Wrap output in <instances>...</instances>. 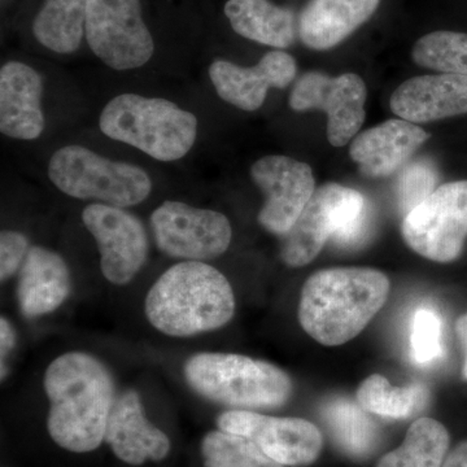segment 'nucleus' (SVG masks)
I'll use <instances>...</instances> for the list:
<instances>
[{
  "label": "nucleus",
  "instance_id": "obj_9",
  "mask_svg": "<svg viewBox=\"0 0 467 467\" xmlns=\"http://www.w3.org/2000/svg\"><path fill=\"white\" fill-rule=\"evenodd\" d=\"M409 247L436 263L460 256L467 238V181L438 187L402 221Z\"/></svg>",
  "mask_w": 467,
  "mask_h": 467
},
{
  "label": "nucleus",
  "instance_id": "obj_1",
  "mask_svg": "<svg viewBox=\"0 0 467 467\" xmlns=\"http://www.w3.org/2000/svg\"><path fill=\"white\" fill-rule=\"evenodd\" d=\"M43 386L51 405L47 429L54 441L75 453L97 450L116 400L106 365L88 353H66L47 368Z\"/></svg>",
  "mask_w": 467,
  "mask_h": 467
},
{
  "label": "nucleus",
  "instance_id": "obj_31",
  "mask_svg": "<svg viewBox=\"0 0 467 467\" xmlns=\"http://www.w3.org/2000/svg\"><path fill=\"white\" fill-rule=\"evenodd\" d=\"M29 241L24 234L14 230H3L0 234V278L7 281L20 272L27 254Z\"/></svg>",
  "mask_w": 467,
  "mask_h": 467
},
{
  "label": "nucleus",
  "instance_id": "obj_5",
  "mask_svg": "<svg viewBox=\"0 0 467 467\" xmlns=\"http://www.w3.org/2000/svg\"><path fill=\"white\" fill-rule=\"evenodd\" d=\"M184 378L207 400L243 409L284 405L290 399V377L270 362L232 353H198L187 359Z\"/></svg>",
  "mask_w": 467,
  "mask_h": 467
},
{
  "label": "nucleus",
  "instance_id": "obj_10",
  "mask_svg": "<svg viewBox=\"0 0 467 467\" xmlns=\"http://www.w3.org/2000/svg\"><path fill=\"white\" fill-rule=\"evenodd\" d=\"M150 229L160 251L174 259L204 261L225 254L233 230L225 214L164 202L150 214Z\"/></svg>",
  "mask_w": 467,
  "mask_h": 467
},
{
  "label": "nucleus",
  "instance_id": "obj_29",
  "mask_svg": "<svg viewBox=\"0 0 467 467\" xmlns=\"http://www.w3.org/2000/svg\"><path fill=\"white\" fill-rule=\"evenodd\" d=\"M410 348L414 361L426 365L442 355L441 319L431 309H418L411 326Z\"/></svg>",
  "mask_w": 467,
  "mask_h": 467
},
{
  "label": "nucleus",
  "instance_id": "obj_2",
  "mask_svg": "<svg viewBox=\"0 0 467 467\" xmlns=\"http://www.w3.org/2000/svg\"><path fill=\"white\" fill-rule=\"evenodd\" d=\"M389 294V279L370 267H334L306 279L299 319L306 333L324 346H342L358 337Z\"/></svg>",
  "mask_w": 467,
  "mask_h": 467
},
{
  "label": "nucleus",
  "instance_id": "obj_15",
  "mask_svg": "<svg viewBox=\"0 0 467 467\" xmlns=\"http://www.w3.org/2000/svg\"><path fill=\"white\" fill-rule=\"evenodd\" d=\"M296 72V61L290 54L270 51L251 67L227 60L213 61L209 67V78L221 99L236 109L254 112L261 109L270 88H287Z\"/></svg>",
  "mask_w": 467,
  "mask_h": 467
},
{
  "label": "nucleus",
  "instance_id": "obj_25",
  "mask_svg": "<svg viewBox=\"0 0 467 467\" xmlns=\"http://www.w3.org/2000/svg\"><path fill=\"white\" fill-rule=\"evenodd\" d=\"M426 399V389L420 384L399 389L379 374L367 378L358 389V400L365 410L395 420L410 417Z\"/></svg>",
  "mask_w": 467,
  "mask_h": 467
},
{
  "label": "nucleus",
  "instance_id": "obj_3",
  "mask_svg": "<svg viewBox=\"0 0 467 467\" xmlns=\"http://www.w3.org/2000/svg\"><path fill=\"white\" fill-rule=\"evenodd\" d=\"M235 313L232 285L216 267L183 261L169 267L146 299L150 324L169 337H186L225 326Z\"/></svg>",
  "mask_w": 467,
  "mask_h": 467
},
{
  "label": "nucleus",
  "instance_id": "obj_13",
  "mask_svg": "<svg viewBox=\"0 0 467 467\" xmlns=\"http://www.w3.org/2000/svg\"><path fill=\"white\" fill-rule=\"evenodd\" d=\"M252 181L265 195L259 223L267 232L285 235L316 192L312 168L282 155L261 158L252 165Z\"/></svg>",
  "mask_w": 467,
  "mask_h": 467
},
{
  "label": "nucleus",
  "instance_id": "obj_16",
  "mask_svg": "<svg viewBox=\"0 0 467 467\" xmlns=\"http://www.w3.org/2000/svg\"><path fill=\"white\" fill-rule=\"evenodd\" d=\"M104 441L119 460L130 465L164 460L171 450L168 436L149 422L140 395L133 389L122 392L113 402Z\"/></svg>",
  "mask_w": 467,
  "mask_h": 467
},
{
  "label": "nucleus",
  "instance_id": "obj_23",
  "mask_svg": "<svg viewBox=\"0 0 467 467\" xmlns=\"http://www.w3.org/2000/svg\"><path fill=\"white\" fill-rule=\"evenodd\" d=\"M88 0H45L33 23V34L43 47L73 54L85 36Z\"/></svg>",
  "mask_w": 467,
  "mask_h": 467
},
{
  "label": "nucleus",
  "instance_id": "obj_6",
  "mask_svg": "<svg viewBox=\"0 0 467 467\" xmlns=\"http://www.w3.org/2000/svg\"><path fill=\"white\" fill-rule=\"evenodd\" d=\"M368 225L370 208L361 192L342 184H325L285 234L282 261L291 267L308 265L330 238L340 247L358 245Z\"/></svg>",
  "mask_w": 467,
  "mask_h": 467
},
{
  "label": "nucleus",
  "instance_id": "obj_32",
  "mask_svg": "<svg viewBox=\"0 0 467 467\" xmlns=\"http://www.w3.org/2000/svg\"><path fill=\"white\" fill-rule=\"evenodd\" d=\"M16 343L14 327L9 324L8 319L2 317L0 319V350H2V364L5 362V356L11 352Z\"/></svg>",
  "mask_w": 467,
  "mask_h": 467
},
{
  "label": "nucleus",
  "instance_id": "obj_17",
  "mask_svg": "<svg viewBox=\"0 0 467 467\" xmlns=\"http://www.w3.org/2000/svg\"><path fill=\"white\" fill-rule=\"evenodd\" d=\"M43 79L32 67L9 61L0 69V131L18 140H34L45 130Z\"/></svg>",
  "mask_w": 467,
  "mask_h": 467
},
{
  "label": "nucleus",
  "instance_id": "obj_24",
  "mask_svg": "<svg viewBox=\"0 0 467 467\" xmlns=\"http://www.w3.org/2000/svg\"><path fill=\"white\" fill-rule=\"evenodd\" d=\"M448 447L447 429L431 418H420L400 447L386 454L377 467H442Z\"/></svg>",
  "mask_w": 467,
  "mask_h": 467
},
{
  "label": "nucleus",
  "instance_id": "obj_4",
  "mask_svg": "<svg viewBox=\"0 0 467 467\" xmlns=\"http://www.w3.org/2000/svg\"><path fill=\"white\" fill-rule=\"evenodd\" d=\"M100 130L159 161L184 158L198 137V119L173 101L121 94L101 110Z\"/></svg>",
  "mask_w": 467,
  "mask_h": 467
},
{
  "label": "nucleus",
  "instance_id": "obj_22",
  "mask_svg": "<svg viewBox=\"0 0 467 467\" xmlns=\"http://www.w3.org/2000/svg\"><path fill=\"white\" fill-rule=\"evenodd\" d=\"M223 11L234 32L261 45L287 48L299 36L294 12L269 0H229Z\"/></svg>",
  "mask_w": 467,
  "mask_h": 467
},
{
  "label": "nucleus",
  "instance_id": "obj_19",
  "mask_svg": "<svg viewBox=\"0 0 467 467\" xmlns=\"http://www.w3.org/2000/svg\"><path fill=\"white\" fill-rule=\"evenodd\" d=\"M429 138L414 122L389 119L356 135L349 156L368 177H387L399 171Z\"/></svg>",
  "mask_w": 467,
  "mask_h": 467
},
{
  "label": "nucleus",
  "instance_id": "obj_26",
  "mask_svg": "<svg viewBox=\"0 0 467 467\" xmlns=\"http://www.w3.org/2000/svg\"><path fill=\"white\" fill-rule=\"evenodd\" d=\"M326 422L335 441L350 456H367L377 441L376 426L361 405L337 400L327 405Z\"/></svg>",
  "mask_w": 467,
  "mask_h": 467
},
{
  "label": "nucleus",
  "instance_id": "obj_34",
  "mask_svg": "<svg viewBox=\"0 0 467 467\" xmlns=\"http://www.w3.org/2000/svg\"><path fill=\"white\" fill-rule=\"evenodd\" d=\"M456 333L463 349H465V364H463V377L467 379V313L457 319Z\"/></svg>",
  "mask_w": 467,
  "mask_h": 467
},
{
  "label": "nucleus",
  "instance_id": "obj_28",
  "mask_svg": "<svg viewBox=\"0 0 467 467\" xmlns=\"http://www.w3.org/2000/svg\"><path fill=\"white\" fill-rule=\"evenodd\" d=\"M417 66L467 76V33L439 30L418 39L411 51Z\"/></svg>",
  "mask_w": 467,
  "mask_h": 467
},
{
  "label": "nucleus",
  "instance_id": "obj_18",
  "mask_svg": "<svg viewBox=\"0 0 467 467\" xmlns=\"http://www.w3.org/2000/svg\"><path fill=\"white\" fill-rule=\"evenodd\" d=\"M392 112L409 122H430L467 113V76L414 77L393 91Z\"/></svg>",
  "mask_w": 467,
  "mask_h": 467
},
{
  "label": "nucleus",
  "instance_id": "obj_33",
  "mask_svg": "<svg viewBox=\"0 0 467 467\" xmlns=\"http://www.w3.org/2000/svg\"><path fill=\"white\" fill-rule=\"evenodd\" d=\"M442 467H467V441L461 442L448 454Z\"/></svg>",
  "mask_w": 467,
  "mask_h": 467
},
{
  "label": "nucleus",
  "instance_id": "obj_11",
  "mask_svg": "<svg viewBox=\"0 0 467 467\" xmlns=\"http://www.w3.org/2000/svg\"><path fill=\"white\" fill-rule=\"evenodd\" d=\"M368 90L364 79L355 73L328 77L309 72L301 76L290 95L295 112L321 109L327 115V140L343 147L355 140L364 124Z\"/></svg>",
  "mask_w": 467,
  "mask_h": 467
},
{
  "label": "nucleus",
  "instance_id": "obj_14",
  "mask_svg": "<svg viewBox=\"0 0 467 467\" xmlns=\"http://www.w3.org/2000/svg\"><path fill=\"white\" fill-rule=\"evenodd\" d=\"M217 425L223 431L252 439L267 456L284 466L309 465L317 459L322 448V435L317 427L301 418L229 410L218 417Z\"/></svg>",
  "mask_w": 467,
  "mask_h": 467
},
{
  "label": "nucleus",
  "instance_id": "obj_27",
  "mask_svg": "<svg viewBox=\"0 0 467 467\" xmlns=\"http://www.w3.org/2000/svg\"><path fill=\"white\" fill-rule=\"evenodd\" d=\"M202 454L205 467H285L252 439L223 430L204 436Z\"/></svg>",
  "mask_w": 467,
  "mask_h": 467
},
{
  "label": "nucleus",
  "instance_id": "obj_12",
  "mask_svg": "<svg viewBox=\"0 0 467 467\" xmlns=\"http://www.w3.org/2000/svg\"><path fill=\"white\" fill-rule=\"evenodd\" d=\"M82 221L99 248L107 281L117 285L133 281L149 256V236L142 223L125 208L101 202L86 207Z\"/></svg>",
  "mask_w": 467,
  "mask_h": 467
},
{
  "label": "nucleus",
  "instance_id": "obj_30",
  "mask_svg": "<svg viewBox=\"0 0 467 467\" xmlns=\"http://www.w3.org/2000/svg\"><path fill=\"white\" fill-rule=\"evenodd\" d=\"M438 174L435 168L426 161L408 165L399 177L398 199L402 213L407 216L417 205L426 201L435 192Z\"/></svg>",
  "mask_w": 467,
  "mask_h": 467
},
{
  "label": "nucleus",
  "instance_id": "obj_7",
  "mask_svg": "<svg viewBox=\"0 0 467 467\" xmlns=\"http://www.w3.org/2000/svg\"><path fill=\"white\" fill-rule=\"evenodd\" d=\"M47 173L51 182L70 198L113 207H134L152 192V181L142 168L103 158L78 144L57 150L48 162Z\"/></svg>",
  "mask_w": 467,
  "mask_h": 467
},
{
  "label": "nucleus",
  "instance_id": "obj_8",
  "mask_svg": "<svg viewBox=\"0 0 467 467\" xmlns=\"http://www.w3.org/2000/svg\"><path fill=\"white\" fill-rule=\"evenodd\" d=\"M85 34L95 57L119 72L143 67L155 52L140 0H88Z\"/></svg>",
  "mask_w": 467,
  "mask_h": 467
},
{
  "label": "nucleus",
  "instance_id": "obj_21",
  "mask_svg": "<svg viewBox=\"0 0 467 467\" xmlns=\"http://www.w3.org/2000/svg\"><path fill=\"white\" fill-rule=\"evenodd\" d=\"M380 0H309L301 11L299 38L316 51L334 48L376 14Z\"/></svg>",
  "mask_w": 467,
  "mask_h": 467
},
{
  "label": "nucleus",
  "instance_id": "obj_20",
  "mask_svg": "<svg viewBox=\"0 0 467 467\" xmlns=\"http://www.w3.org/2000/svg\"><path fill=\"white\" fill-rule=\"evenodd\" d=\"M70 294V275L57 252L32 247L18 272L17 300L27 318L57 310Z\"/></svg>",
  "mask_w": 467,
  "mask_h": 467
}]
</instances>
